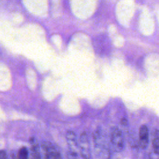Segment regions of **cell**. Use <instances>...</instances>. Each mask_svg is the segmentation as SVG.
Segmentation results:
<instances>
[{
	"mask_svg": "<svg viewBox=\"0 0 159 159\" xmlns=\"http://www.w3.org/2000/svg\"><path fill=\"white\" fill-rule=\"evenodd\" d=\"M111 142L116 152H120L124 149V138L122 131L117 127H114L110 133Z\"/></svg>",
	"mask_w": 159,
	"mask_h": 159,
	"instance_id": "6da1fadb",
	"label": "cell"
},
{
	"mask_svg": "<svg viewBox=\"0 0 159 159\" xmlns=\"http://www.w3.org/2000/svg\"><path fill=\"white\" fill-rule=\"evenodd\" d=\"M42 149L44 159H62L57 149L48 142H44L42 143Z\"/></svg>",
	"mask_w": 159,
	"mask_h": 159,
	"instance_id": "7a4b0ae2",
	"label": "cell"
},
{
	"mask_svg": "<svg viewBox=\"0 0 159 159\" xmlns=\"http://www.w3.org/2000/svg\"><path fill=\"white\" fill-rule=\"evenodd\" d=\"M89 138L86 133L81 134L80 139V152L81 157L84 159H91V153L90 149Z\"/></svg>",
	"mask_w": 159,
	"mask_h": 159,
	"instance_id": "3957f363",
	"label": "cell"
},
{
	"mask_svg": "<svg viewBox=\"0 0 159 159\" xmlns=\"http://www.w3.org/2000/svg\"><path fill=\"white\" fill-rule=\"evenodd\" d=\"M149 143V131L147 125H142L139 129V145L142 149H145Z\"/></svg>",
	"mask_w": 159,
	"mask_h": 159,
	"instance_id": "277c9868",
	"label": "cell"
},
{
	"mask_svg": "<svg viewBox=\"0 0 159 159\" xmlns=\"http://www.w3.org/2000/svg\"><path fill=\"white\" fill-rule=\"evenodd\" d=\"M66 141L69 149L72 155L75 156L78 154V150L79 148V145L76 139L75 134L72 131H68L66 134Z\"/></svg>",
	"mask_w": 159,
	"mask_h": 159,
	"instance_id": "5b68a950",
	"label": "cell"
},
{
	"mask_svg": "<svg viewBox=\"0 0 159 159\" xmlns=\"http://www.w3.org/2000/svg\"><path fill=\"white\" fill-rule=\"evenodd\" d=\"M152 144L153 152L159 154V131L157 129H155L153 132Z\"/></svg>",
	"mask_w": 159,
	"mask_h": 159,
	"instance_id": "8992f818",
	"label": "cell"
},
{
	"mask_svg": "<svg viewBox=\"0 0 159 159\" xmlns=\"http://www.w3.org/2000/svg\"><path fill=\"white\" fill-rule=\"evenodd\" d=\"M32 159H42L41 152L38 145H34L32 147Z\"/></svg>",
	"mask_w": 159,
	"mask_h": 159,
	"instance_id": "52a82bcc",
	"label": "cell"
},
{
	"mask_svg": "<svg viewBox=\"0 0 159 159\" xmlns=\"http://www.w3.org/2000/svg\"><path fill=\"white\" fill-rule=\"evenodd\" d=\"M28 150L25 147H21L17 154L18 159H28Z\"/></svg>",
	"mask_w": 159,
	"mask_h": 159,
	"instance_id": "ba28073f",
	"label": "cell"
},
{
	"mask_svg": "<svg viewBox=\"0 0 159 159\" xmlns=\"http://www.w3.org/2000/svg\"><path fill=\"white\" fill-rule=\"evenodd\" d=\"M149 159H159V154L156 153L152 152L149 155Z\"/></svg>",
	"mask_w": 159,
	"mask_h": 159,
	"instance_id": "9c48e42d",
	"label": "cell"
},
{
	"mask_svg": "<svg viewBox=\"0 0 159 159\" xmlns=\"http://www.w3.org/2000/svg\"><path fill=\"white\" fill-rule=\"evenodd\" d=\"M6 153L4 150H0V159H6Z\"/></svg>",
	"mask_w": 159,
	"mask_h": 159,
	"instance_id": "30bf717a",
	"label": "cell"
},
{
	"mask_svg": "<svg viewBox=\"0 0 159 159\" xmlns=\"http://www.w3.org/2000/svg\"><path fill=\"white\" fill-rule=\"evenodd\" d=\"M120 122H121L122 125H127V119H125V118H122V119H121Z\"/></svg>",
	"mask_w": 159,
	"mask_h": 159,
	"instance_id": "8fae6325",
	"label": "cell"
}]
</instances>
